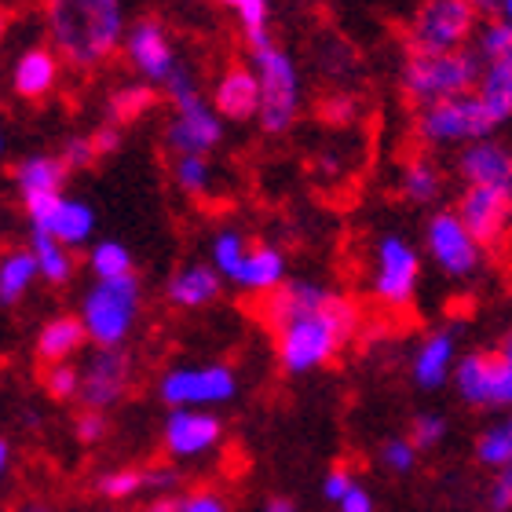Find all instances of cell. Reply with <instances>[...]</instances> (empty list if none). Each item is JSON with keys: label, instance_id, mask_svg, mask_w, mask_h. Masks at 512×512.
I'll return each instance as SVG.
<instances>
[{"label": "cell", "instance_id": "cell-1", "mask_svg": "<svg viewBox=\"0 0 512 512\" xmlns=\"http://www.w3.org/2000/svg\"><path fill=\"white\" fill-rule=\"evenodd\" d=\"M260 319L275 333L282 370L297 377L337 359L359 326V311L341 293L297 278L260 297Z\"/></svg>", "mask_w": 512, "mask_h": 512}, {"label": "cell", "instance_id": "cell-2", "mask_svg": "<svg viewBox=\"0 0 512 512\" xmlns=\"http://www.w3.org/2000/svg\"><path fill=\"white\" fill-rule=\"evenodd\" d=\"M44 26L52 52L70 70H96L125 41L121 0H44Z\"/></svg>", "mask_w": 512, "mask_h": 512}, {"label": "cell", "instance_id": "cell-3", "mask_svg": "<svg viewBox=\"0 0 512 512\" xmlns=\"http://www.w3.org/2000/svg\"><path fill=\"white\" fill-rule=\"evenodd\" d=\"M165 96H169L172 114H176V118L165 125V147H169L176 158H180V154H205V158H209V150H216L220 139H224V121H220V114L213 110V103L198 92L187 66H180V70L169 77Z\"/></svg>", "mask_w": 512, "mask_h": 512}, {"label": "cell", "instance_id": "cell-4", "mask_svg": "<svg viewBox=\"0 0 512 512\" xmlns=\"http://www.w3.org/2000/svg\"><path fill=\"white\" fill-rule=\"evenodd\" d=\"M480 55L476 52H443V55H410L403 66V92L417 110L443 103L454 96H469L480 85Z\"/></svg>", "mask_w": 512, "mask_h": 512}, {"label": "cell", "instance_id": "cell-5", "mask_svg": "<svg viewBox=\"0 0 512 512\" xmlns=\"http://www.w3.org/2000/svg\"><path fill=\"white\" fill-rule=\"evenodd\" d=\"M143 282L136 275L96 282L81 300V322L96 348H121L139 319Z\"/></svg>", "mask_w": 512, "mask_h": 512}, {"label": "cell", "instance_id": "cell-6", "mask_svg": "<svg viewBox=\"0 0 512 512\" xmlns=\"http://www.w3.org/2000/svg\"><path fill=\"white\" fill-rule=\"evenodd\" d=\"M253 74L260 81V128L278 136L289 132V125L300 114V74L278 44H260L253 48Z\"/></svg>", "mask_w": 512, "mask_h": 512}, {"label": "cell", "instance_id": "cell-7", "mask_svg": "<svg viewBox=\"0 0 512 512\" xmlns=\"http://www.w3.org/2000/svg\"><path fill=\"white\" fill-rule=\"evenodd\" d=\"M476 15L480 11L469 0H425L406 30L410 55L465 52L469 37L476 33Z\"/></svg>", "mask_w": 512, "mask_h": 512}, {"label": "cell", "instance_id": "cell-8", "mask_svg": "<svg viewBox=\"0 0 512 512\" xmlns=\"http://www.w3.org/2000/svg\"><path fill=\"white\" fill-rule=\"evenodd\" d=\"M494 121L483 107L476 92L469 96H454L443 103L417 110V136L432 143V147H450V143H480L494 132Z\"/></svg>", "mask_w": 512, "mask_h": 512}, {"label": "cell", "instance_id": "cell-9", "mask_svg": "<svg viewBox=\"0 0 512 512\" xmlns=\"http://www.w3.org/2000/svg\"><path fill=\"white\" fill-rule=\"evenodd\" d=\"M238 381L231 366H176L161 377V399L180 410V406H191V410H202V406H216L235 399Z\"/></svg>", "mask_w": 512, "mask_h": 512}, {"label": "cell", "instance_id": "cell-10", "mask_svg": "<svg viewBox=\"0 0 512 512\" xmlns=\"http://www.w3.org/2000/svg\"><path fill=\"white\" fill-rule=\"evenodd\" d=\"M454 388L469 406H512V370L502 352H472L454 366Z\"/></svg>", "mask_w": 512, "mask_h": 512}, {"label": "cell", "instance_id": "cell-11", "mask_svg": "<svg viewBox=\"0 0 512 512\" xmlns=\"http://www.w3.org/2000/svg\"><path fill=\"white\" fill-rule=\"evenodd\" d=\"M26 205V216H30L33 231L41 235L59 238L63 246H85L92 231H96V213L88 202H77V198H66L63 191L59 194H37Z\"/></svg>", "mask_w": 512, "mask_h": 512}, {"label": "cell", "instance_id": "cell-12", "mask_svg": "<svg viewBox=\"0 0 512 512\" xmlns=\"http://www.w3.org/2000/svg\"><path fill=\"white\" fill-rule=\"evenodd\" d=\"M121 48H125V59L128 66L136 70L147 85L154 88H165L169 85V77L180 70V59H176V48H172L169 33H165V26H161L158 19H139L132 22L125 30V41H121Z\"/></svg>", "mask_w": 512, "mask_h": 512}, {"label": "cell", "instance_id": "cell-13", "mask_svg": "<svg viewBox=\"0 0 512 512\" xmlns=\"http://www.w3.org/2000/svg\"><path fill=\"white\" fill-rule=\"evenodd\" d=\"M132 388V359L125 348H96L81 370V406L85 410H103L118 406Z\"/></svg>", "mask_w": 512, "mask_h": 512}, {"label": "cell", "instance_id": "cell-14", "mask_svg": "<svg viewBox=\"0 0 512 512\" xmlns=\"http://www.w3.org/2000/svg\"><path fill=\"white\" fill-rule=\"evenodd\" d=\"M417 275H421V260L414 246L403 242L399 235H384L377 242V267H374V293L381 304L403 308L414 300Z\"/></svg>", "mask_w": 512, "mask_h": 512}, {"label": "cell", "instance_id": "cell-15", "mask_svg": "<svg viewBox=\"0 0 512 512\" xmlns=\"http://www.w3.org/2000/svg\"><path fill=\"white\" fill-rule=\"evenodd\" d=\"M458 216L483 249L502 246L512 220V191L509 187H465L458 202Z\"/></svg>", "mask_w": 512, "mask_h": 512}, {"label": "cell", "instance_id": "cell-16", "mask_svg": "<svg viewBox=\"0 0 512 512\" xmlns=\"http://www.w3.org/2000/svg\"><path fill=\"white\" fill-rule=\"evenodd\" d=\"M428 253L450 278H469L483 260V246L469 235L458 213H436L428 220Z\"/></svg>", "mask_w": 512, "mask_h": 512}, {"label": "cell", "instance_id": "cell-17", "mask_svg": "<svg viewBox=\"0 0 512 512\" xmlns=\"http://www.w3.org/2000/svg\"><path fill=\"white\" fill-rule=\"evenodd\" d=\"M224 439V425L220 417L209 414V410H191V406H180L172 410L169 421H165V450L172 458H198V454H209Z\"/></svg>", "mask_w": 512, "mask_h": 512}, {"label": "cell", "instance_id": "cell-18", "mask_svg": "<svg viewBox=\"0 0 512 512\" xmlns=\"http://www.w3.org/2000/svg\"><path fill=\"white\" fill-rule=\"evenodd\" d=\"M458 172L469 187H509L512 191V150L494 139L469 143L461 150Z\"/></svg>", "mask_w": 512, "mask_h": 512}, {"label": "cell", "instance_id": "cell-19", "mask_svg": "<svg viewBox=\"0 0 512 512\" xmlns=\"http://www.w3.org/2000/svg\"><path fill=\"white\" fill-rule=\"evenodd\" d=\"M213 110L227 121H249L260 114V81L249 66H227L216 77L213 88Z\"/></svg>", "mask_w": 512, "mask_h": 512}, {"label": "cell", "instance_id": "cell-20", "mask_svg": "<svg viewBox=\"0 0 512 512\" xmlns=\"http://www.w3.org/2000/svg\"><path fill=\"white\" fill-rule=\"evenodd\" d=\"M59 77H63V59L52 52V48H30L15 59V70H11V85H15V96L19 99H44L59 88Z\"/></svg>", "mask_w": 512, "mask_h": 512}, {"label": "cell", "instance_id": "cell-21", "mask_svg": "<svg viewBox=\"0 0 512 512\" xmlns=\"http://www.w3.org/2000/svg\"><path fill=\"white\" fill-rule=\"evenodd\" d=\"M231 282L242 286L246 293L267 297V293H275V289L286 282V256H282V249L267 246V242H253Z\"/></svg>", "mask_w": 512, "mask_h": 512}, {"label": "cell", "instance_id": "cell-22", "mask_svg": "<svg viewBox=\"0 0 512 512\" xmlns=\"http://www.w3.org/2000/svg\"><path fill=\"white\" fill-rule=\"evenodd\" d=\"M220 289H224V275L213 264H187L169 278L165 297L176 308H205L220 297Z\"/></svg>", "mask_w": 512, "mask_h": 512}, {"label": "cell", "instance_id": "cell-23", "mask_svg": "<svg viewBox=\"0 0 512 512\" xmlns=\"http://www.w3.org/2000/svg\"><path fill=\"white\" fill-rule=\"evenodd\" d=\"M88 344V333H85V322L81 315H55L41 326L37 333V359L44 366H55V363H70L81 348Z\"/></svg>", "mask_w": 512, "mask_h": 512}, {"label": "cell", "instance_id": "cell-24", "mask_svg": "<svg viewBox=\"0 0 512 512\" xmlns=\"http://www.w3.org/2000/svg\"><path fill=\"white\" fill-rule=\"evenodd\" d=\"M66 165L63 158H52V154H30V158L15 161L11 169V183L19 191L22 202H30L37 194H59L66 183Z\"/></svg>", "mask_w": 512, "mask_h": 512}, {"label": "cell", "instance_id": "cell-25", "mask_svg": "<svg viewBox=\"0 0 512 512\" xmlns=\"http://www.w3.org/2000/svg\"><path fill=\"white\" fill-rule=\"evenodd\" d=\"M454 355H458L454 333L439 330V333H432V337H425L414 355V381L421 384V388H439V384L450 377V370L458 366Z\"/></svg>", "mask_w": 512, "mask_h": 512}, {"label": "cell", "instance_id": "cell-26", "mask_svg": "<svg viewBox=\"0 0 512 512\" xmlns=\"http://www.w3.org/2000/svg\"><path fill=\"white\" fill-rule=\"evenodd\" d=\"M476 96L483 99L494 125H505L512 118V55H502V59L483 66Z\"/></svg>", "mask_w": 512, "mask_h": 512}, {"label": "cell", "instance_id": "cell-27", "mask_svg": "<svg viewBox=\"0 0 512 512\" xmlns=\"http://www.w3.org/2000/svg\"><path fill=\"white\" fill-rule=\"evenodd\" d=\"M30 253H33V260H37V275H41L44 282H52V286H66V282L74 278V267H77L74 249L63 246L59 238L33 231Z\"/></svg>", "mask_w": 512, "mask_h": 512}, {"label": "cell", "instance_id": "cell-28", "mask_svg": "<svg viewBox=\"0 0 512 512\" xmlns=\"http://www.w3.org/2000/svg\"><path fill=\"white\" fill-rule=\"evenodd\" d=\"M37 278V260L30 249H11L0 256V304H19Z\"/></svg>", "mask_w": 512, "mask_h": 512}, {"label": "cell", "instance_id": "cell-29", "mask_svg": "<svg viewBox=\"0 0 512 512\" xmlns=\"http://www.w3.org/2000/svg\"><path fill=\"white\" fill-rule=\"evenodd\" d=\"M399 187H403L406 198L417 202V205L436 202L439 191H443V172H439L428 158H414V161H406Z\"/></svg>", "mask_w": 512, "mask_h": 512}, {"label": "cell", "instance_id": "cell-30", "mask_svg": "<svg viewBox=\"0 0 512 512\" xmlns=\"http://www.w3.org/2000/svg\"><path fill=\"white\" fill-rule=\"evenodd\" d=\"M172 180H176V187H180L187 198H209V191H213V165H209V158L205 154H180L176 158V165H172Z\"/></svg>", "mask_w": 512, "mask_h": 512}, {"label": "cell", "instance_id": "cell-31", "mask_svg": "<svg viewBox=\"0 0 512 512\" xmlns=\"http://www.w3.org/2000/svg\"><path fill=\"white\" fill-rule=\"evenodd\" d=\"M88 267H92V275H96L99 282L136 275V271H132V253H128L121 242H96L92 253H88Z\"/></svg>", "mask_w": 512, "mask_h": 512}, {"label": "cell", "instance_id": "cell-32", "mask_svg": "<svg viewBox=\"0 0 512 512\" xmlns=\"http://www.w3.org/2000/svg\"><path fill=\"white\" fill-rule=\"evenodd\" d=\"M139 491H150L147 469H114V472H103L96 480V494L107 498V502H128Z\"/></svg>", "mask_w": 512, "mask_h": 512}, {"label": "cell", "instance_id": "cell-33", "mask_svg": "<svg viewBox=\"0 0 512 512\" xmlns=\"http://www.w3.org/2000/svg\"><path fill=\"white\" fill-rule=\"evenodd\" d=\"M158 103V88L154 85H125L110 96V121L121 125V121L139 118L143 110H150Z\"/></svg>", "mask_w": 512, "mask_h": 512}, {"label": "cell", "instance_id": "cell-34", "mask_svg": "<svg viewBox=\"0 0 512 512\" xmlns=\"http://www.w3.org/2000/svg\"><path fill=\"white\" fill-rule=\"evenodd\" d=\"M216 4L238 11V22H242L249 48H260V44L271 41L267 37V8H271V0H216Z\"/></svg>", "mask_w": 512, "mask_h": 512}, {"label": "cell", "instance_id": "cell-35", "mask_svg": "<svg viewBox=\"0 0 512 512\" xmlns=\"http://www.w3.org/2000/svg\"><path fill=\"white\" fill-rule=\"evenodd\" d=\"M249 246H253V242H249L242 231H235V227L220 231V235L213 238V267L224 278H235V271L242 267V260H246Z\"/></svg>", "mask_w": 512, "mask_h": 512}, {"label": "cell", "instance_id": "cell-36", "mask_svg": "<svg viewBox=\"0 0 512 512\" xmlns=\"http://www.w3.org/2000/svg\"><path fill=\"white\" fill-rule=\"evenodd\" d=\"M476 458H480V465H487V469H512V439L509 432H505V425H494L487 428L480 439H476Z\"/></svg>", "mask_w": 512, "mask_h": 512}, {"label": "cell", "instance_id": "cell-37", "mask_svg": "<svg viewBox=\"0 0 512 512\" xmlns=\"http://www.w3.org/2000/svg\"><path fill=\"white\" fill-rule=\"evenodd\" d=\"M44 392L52 399H77L81 395V370L74 363L44 366Z\"/></svg>", "mask_w": 512, "mask_h": 512}, {"label": "cell", "instance_id": "cell-38", "mask_svg": "<svg viewBox=\"0 0 512 512\" xmlns=\"http://www.w3.org/2000/svg\"><path fill=\"white\" fill-rule=\"evenodd\" d=\"M487 63H494V59H502V55H512V22L505 19H494L483 26L480 33V52Z\"/></svg>", "mask_w": 512, "mask_h": 512}, {"label": "cell", "instance_id": "cell-39", "mask_svg": "<svg viewBox=\"0 0 512 512\" xmlns=\"http://www.w3.org/2000/svg\"><path fill=\"white\" fill-rule=\"evenodd\" d=\"M443 436H447V421L439 414H421V417H414V425H410V443H414L417 450L436 447V443H443Z\"/></svg>", "mask_w": 512, "mask_h": 512}, {"label": "cell", "instance_id": "cell-40", "mask_svg": "<svg viewBox=\"0 0 512 512\" xmlns=\"http://www.w3.org/2000/svg\"><path fill=\"white\" fill-rule=\"evenodd\" d=\"M381 461L392 472L406 476V472H410L417 465V447L410 443V439H388V443L381 447Z\"/></svg>", "mask_w": 512, "mask_h": 512}, {"label": "cell", "instance_id": "cell-41", "mask_svg": "<svg viewBox=\"0 0 512 512\" xmlns=\"http://www.w3.org/2000/svg\"><path fill=\"white\" fill-rule=\"evenodd\" d=\"M110 432V421L103 410H81L74 421V436L85 443V447H92V443H99V439H107Z\"/></svg>", "mask_w": 512, "mask_h": 512}, {"label": "cell", "instance_id": "cell-42", "mask_svg": "<svg viewBox=\"0 0 512 512\" xmlns=\"http://www.w3.org/2000/svg\"><path fill=\"white\" fill-rule=\"evenodd\" d=\"M59 158H63L66 169H88L99 154H96L92 136H74V139H66L63 143V154H59Z\"/></svg>", "mask_w": 512, "mask_h": 512}, {"label": "cell", "instance_id": "cell-43", "mask_svg": "<svg viewBox=\"0 0 512 512\" xmlns=\"http://www.w3.org/2000/svg\"><path fill=\"white\" fill-rule=\"evenodd\" d=\"M180 512H231L227 509V498L213 487H198V491L183 494Z\"/></svg>", "mask_w": 512, "mask_h": 512}, {"label": "cell", "instance_id": "cell-44", "mask_svg": "<svg viewBox=\"0 0 512 512\" xmlns=\"http://www.w3.org/2000/svg\"><path fill=\"white\" fill-rule=\"evenodd\" d=\"M487 505H491V512H512V469H505L494 480L491 494H487Z\"/></svg>", "mask_w": 512, "mask_h": 512}, {"label": "cell", "instance_id": "cell-45", "mask_svg": "<svg viewBox=\"0 0 512 512\" xmlns=\"http://www.w3.org/2000/svg\"><path fill=\"white\" fill-rule=\"evenodd\" d=\"M352 487H355V476L348 469H333L330 476L322 480V494H326L330 502H337V505H341V498L352 491Z\"/></svg>", "mask_w": 512, "mask_h": 512}, {"label": "cell", "instance_id": "cell-46", "mask_svg": "<svg viewBox=\"0 0 512 512\" xmlns=\"http://www.w3.org/2000/svg\"><path fill=\"white\" fill-rule=\"evenodd\" d=\"M352 110H355L352 99L337 96V99H326V103H322V118L333 121V125H344V121H352Z\"/></svg>", "mask_w": 512, "mask_h": 512}, {"label": "cell", "instance_id": "cell-47", "mask_svg": "<svg viewBox=\"0 0 512 512\" xmlns=\"http://www.w3.org/2000/svg\"><path fill=\"white\" fill-rule=\"evenodd\" d=\"M341 512H374V498H370V491H366V487H359V483H355L352 491L341 498Z\"/></svg>", "mask_w": 512, "mask_h": 512}, {"label": "cell", "instance_id": "cell-48", "mask_svg": "<svg viewBox=\"0 0 512 512\" xmlns=\"http://www.w3.org/2000/svg\"><path fill=\"white\" fill-rule=\"evenodd\" d=\"M118 139H121V132H118V125H114V121H107L103 128H96V132H92L96 154H110V150H118Z\"/></svg>", "mask_w": 512, "mask_h": 512}, {"label": "cell", "instance_id": "cell-49", "mask_svg": "<svg viewBox=\"0 0 512 512\" xmlns=\"http://www.w3.org/2000/svg\"><path fill=\"white\" fill-rule=\"evenodd\" d=\"M143 512H180V498H172V494H161V498H154V502H150Z\"/></svg>", "mask_w": 512, "mask_h": 512}, {"label": "cell", "instance_id": "cell-50", "mask_svg": "<svg viewBox=\"0 0 512 512\" xmlns=\"http://www.w3.org/2000/svg\"><path fill=\"white\" fill-rule=\"evenodd\" d=\"M264 512H297V505L289 502V498H271V502L264 505Z\"/></svg>", "mask_w": 512, "mask_h": 512}, {"label": "cell", "instance_id": "cell-51", "mask_svg": "<svg viewBox=\"0 0 512 512\" xmlns=\"http://www.w3.org/2000/svg\"><path fill=\"white\" fill-rule=\"evenodd\" d=\"M8 461H11V447H8V439H0V476L8 472Z\"/></svg>", "mask_w": 512, "mask_h": 512}, {"label": "cell", "instance_id": "cell-52", "mask_svg": "<svg viewBox=\"0 0 512 512\" xmlns=\"http://www.w3.org/2000/svg\"><path fill=\"white\" fill-rule=\"evenodd\" d=\"M469 4H472L476 11H491V8H502L505 0H469Z\"/></svg>", "mask_w": 512, "mask_h": 512}, {"label": "cell", "instance_id": "cell-53", "mask_svg": "<svg viewBox=\"0 0 512 512\" xmlns=\"http://www.w3.org/2000/svg\"><path fill=\"white\" fill-rule=\"evenodd\" d=\"M8 26H11V15L0 8V48H4V37H8Z\"/></svg>", "mask_w": 512, "mask_h": 512}, {"label": "cell", "instance_id": "cell-54", "mask_svg": "<svg viewBox=\"0 0 512 512\" xmlns=\"http://www.w3.org/2000/svg\"><path fill=\"white\" fill-rule=\"evenodd\" d=\"M502 359L509 363V370H512V333H509V341L502 344Z\"/></svg>", "mask_w": 512, "mask_h": 512}, {"label": "cell", "instance_id": "cell-55", "mask_svg": "<svg viewBox=\"0 0 512 512\" xmlns=\"http://www.w3.org/2000/svg\"><path fill=\"white\" fill-rule=\"evenodd\" d=\"M502 19L512 22V0H505V4H502Z\"/></svg>", "mask_w": 512, "mask_h": 512}, {"label": "cell", "instance_id": "cell-56", "mask_svg": "<svg viewBox=\"0 0 512 512\" xmlns=\"http://www.w3.org/2000/svg\"><path fill=\"white\" fill-rule=\"evenodd\" d=\"M19 512H48V509H44V505H37V502H33V505H22Z\"/></svg>", "mask_w": 512, "mask_h": 512}, {"label": "cell", "instance_id": "cell-57", "mask_svg": "<svg viewBox=\"0 0 512 512\" xmlns=\"http://www.w3.org/2000/svg\"><path fill=\"white\" fill-rule=\"evenodd\" d=\"M505 432H509V439H512V417H509V421H505Z\"/></svg>", "mask_w": 512, "mask_h": 512}, {"label": "cell", "instance_id": "cell-58", "mask_svg": "<svg viewBox=\"0 0 512 512\" xmlns=\"http://www.w3.org/2000/svg\"><path fill=\"white\" fill-rule=\"evenodd\" d=\"M0 150H4V136H0Z\"/></svg>", "mask_w": 512, "mask_h": 512}]
</instances>
